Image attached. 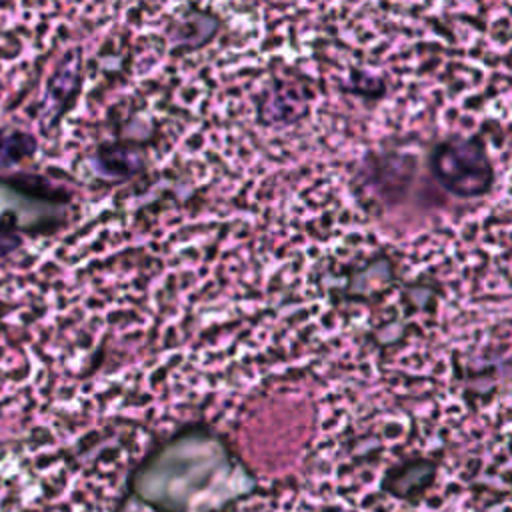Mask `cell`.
Listing matches in <instances>:
<instances>
[{"instance_id":"obj_1","label":"cell","mask_w":512,"mask_h":512,"mask_svg":"<svg viewBox=\"0 0 512 512\" xmlns=\"http://www.w3.org/2000/svg\"><path fill=\"white\" fill-rule=\"evenodd\" d=\"M136 486L142 498L166 512H208L234 496L240 480L222 444L188 436L156 454Z\"/></svg>"},{"instance_id":"obj_2","label":"cell","mask_w":512,"mask_h":512,"mask_svg":"<svg viewBox=\"0 0 512 512\" xmlns=\"http://www.w3.org/2000/svg\"><path fill=\"white\" fill-rule=\"evenodd\" d=\"M434 178L454 196L476 198L494 182V166L480 136H450L434 144L430 152Z\"/></svg>"},{"instance_id":"obj_3","label":"cell","mask_w":512,"mask_h":512,"mask_svg":"<svg viewBox=\"0 0 512 512\" xmlns=\"http://www.w3.org/2000/svg\"><path fill=\"white\" fill-rule=\"evenodd\" d=\"M36 138L22 130H0V170L14 168L22 160L34 156Z\"/></svg>"},{"instance_id":"obj_4","label":"cell","mask_w":512,"mask_h":512,"mask_svg":"<svg viewBox=\"0 0 512 512\" xmlns=\"http://www.w3.org/2000/svg\"><path fill=\"white\" fill-rule=\"evenodd\" d=\"M22 244V236L16 232V224L0 226V260L12 254Z\"/></svg>"}]
</instances>
